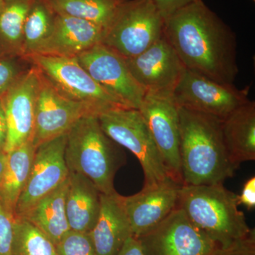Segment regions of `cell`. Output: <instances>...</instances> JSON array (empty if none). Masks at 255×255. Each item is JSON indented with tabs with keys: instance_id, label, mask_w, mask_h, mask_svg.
I'll return each mask as SVG.
<instances>
[{
	"instance_id": "obj_1",
	"label": "cell",
	"mask_w": 255,
	"mask_h": 255,
	"mask_svg": "<svg viewBox=\"0 0 255 255\" xmlns=\"http://www.w3.org/2000/svg\"><path fill=\"white\" fill-rule=\"evenodd\" d=\"M164 35L188 70L234 85L239 73L236 34L202 0L166 18Z\"/></svg>"
},
{
	"instance_id": "obj_2",
	"label": "cell",
	"mask_w": 255,
	"mask_h": 255,
	"mask_svg": "<svg viewBox=\"0 0 255 255\" xmlns=\"http://www.w3.org/2000/svg\"><path fill=\"white\" fill-rule=\"evenodd\" d=\"M178 113L183 185L223 184L233 177L239 167L226 148L223 121L184 107Z\"/></svg>"
},
{
	"instance_id": "obj_3",
	"label": "cell",
	"mask_w": 255,
	"mask_h": 255,
	"mask_svg": "<svg viewBox=\"0 0 255 255\" xmlns=\"http://www.w3.org/2000/svg\"><path fill=\"white\" fill-rule=\"evenodd\" d=\"M178 207L223 249L236 246L255 233L247 223L244 213L238 209L237 194L223 184L182 186Z\"/></svg>"
},
{
	"instance_id": "obj_4",
	"label": "cell",
	"mask_w": 255,
	"mask_h": 255,
	"mask_svg": "<svg viewBox=\"0 0 255 255\" xmlns=\"http://www.w3.org/2000/svg\"><path fill=\"white\" fill-rule=\"evenodd\" d=\"M119 146L106 135L97 116L82 117L67 132L65 158L69 171L90 179L102 194H112L114 177L126 162Z\"/></svg>"
},
{
	"instance_id": "obj_5",
	"label": "cell",
	"mask_w": 255,
	"mask_h": 255,
	"mask_svg": "<svg viewBox=\"0 0 255 255\" xmlns=\"http://www.w3.org/2000/svg\"><path fill=\"white\" fill-rule=\"evenodd\" d=\"M99 122L106 135L130 151L138 159L144 174L143 187L169 178L163 159L140 111L114 108L102 112Z\"/></svg>"
},
{
	"instance_id": "obj_6",
	"label": "cell",
	"mask_w": 255,
	"mask_h": 255,
	"mask_svg": "<svg viewBox=\"0 0 255 255\" xmlns=\"http://www.w3.org/2000/svg\"><path fill=\"white\" fill-rule=\"evenodd\" d=\"M164 22L153 0H128L119 6L101 43L125 59L133 58L163 35Z\"/></svg>"
},
{
	"instance_id": "obj_7",
	"label": "cell",
	"mask_w": 255,
	"mask_h": 255,
	"mask_svg": "<svg viewBox=\"0 0 255 255\" xmlns=\"http://www.w3.org/2000/svg\"><path fill=\"white\" fill-rule=\"evenodd\" d=\"M25 59L70 100L93 107L98 116L114 108H126L95 82L76 57L33 54Z\"/></svg>"
},
{
	"instance_id": "obj_8",
	"label": "cell",
	"mask_w": 255,
	"mask_h": 255,
	"mask_svg": "<svg viewBox=\"0 0 255 255\" xmlns=\"http://www.w3.org/2000/svg\"><path fill=\"white\" fill-rule=\"evenodd\" d=\"M250 87L240 90L186 68L173 92L178 107L212 116L223 121L249 101Z\"/></svg>"
},
{
	"instance_id": "obj_9",
	"label": "cell",
	"mask_w": 255,
	"mask_h": 255,
	"mask_svg": "<svg viewBox=\"0 0 255 255\" xmlns=\"http://www.w3.org/2000/svg\"><path fill=\"white\" fill-rule=\"evenodd\" d=\"M137 239L144 255H215L223 249L178 206L157 227Z\"/></svg>"
},
{
	"instance_id": "obj_10",
	"label": "cell",
	"mask_w": 255,
	"mask_h": 255,
	"mask_svg": "<svg viewBox=\"0 0 255 255\" xmlns=\"http://www.w3.org/2000/svg\"><path fill=\"white\" fill-rule=\"evenodd\" d=\"M76 58L95 82L121 105L139 110L145 93L132 76L125 58L102 43Z\"/></svg>"
},
{
	"instance_id": "obj_11",
	"label": "cell",
	"mask_w": 255,
	"mask_h": 255,
	"mask_svg": "<svg viewBox=\"0 0 255 255\" xmlns=\"http://www.w3.org/2000/svg\"><path fill=\"white\" fill-rule=\"evenodd\" d=\"M87 115L98 117V113L91 106L62 95L39 72L31 140L36 148L43 142L67 133L79 119Z\"/></svg>"
},
{
	"instance_id": "obj_12",
	"label": "cell",
	"mask_w": 255,
	"mask_h": 255,
	"mask_svg": "<svg viewBox=\"0 0 255 255\" xmlns=\"http://www.w3.org/2000/svg\"><path fill=\"white\" fill-rule=\"evenodd\" d=\"M138 110L150 129L169 177L183 186L179 113L173 95L145 94Z\"/></svg>"
},
{
	"instance_id": "obj_13",
	"label": "cell",
	"mask_w": 255,
	"mask_h": 255,
	"mask_svg": "<svg viewBox=\"0 0 255 255\" xmlns=\"http://www.w3.org/2000/svg\"><path fill=\"white\" fill-rule=\"evenodd\" d=\"M66 142L65 133L36 147L27 183L16 203L14 217H23L42 198L68 179Z\"/></svg>"
},
{
	"instance_id": "obj_14",
	"label": "cell",
	"mask_w": 255,
	"mask_h": 255,
	"mask_svg": "<svg viewBox=\"0 0 255 255\" xmlns=\"http://www.w3.org/2000/svg\"><path fill=\"white\" fill-rule=\"evenodd\" d=\"M125 60L132 76L145 94L173 95L186 70L164 33L143 53Z\"/></svg>"
},
{
	"instance_id": "obj_15",
	"label": "cell",
	"mask_w": 255,
	"mask_h": 255,
	"mask_svg": "<svg viewBox=\"0 0 255 255\" xmlns=\"http://www.w3.org/2000/svg\"><path fill=\"white\" fill-rule=\"evenodd\" d=\"M38 85L39 72L31 65L1 97L7 124L5 152L31 141Z\"/></svg>"
},
{
	"instance_id": "obj_16",
	"label": "cell",
	"mask_w": 255,
	"mask_h": 255,
	"mask_svg": "<svg viewBox=\"0 0 255 255\" xmlns=\"http://www.w3.org/2000/svg\"><path fill=\"white\" fill-rule=\"evenodd\" d=\"M182 186L169 177L155 185L142 187L134 195L123 196L132 236L138 238L150 232L177 207Z\"/></svg>"
},
{
	"instance_id": "obj_17",
	"label": "cell",
	"mask_w": 255,
	"mask_h": 255,
	"mask_svg": "<svg viewBox=\"0 0 255 255\" xmlns=\"http://www.w3.org/2000/svg\"><path fill=\"white\" fill-rule=\"evenodd\" d=\"M105 29L94 23L57 14L54 27L36 54L77 57L102 43Z\"/></svg>"
},
{
	"instance_id": "obj_18",
	"label": "cell",
	"mask_w": 255,
	"mask_h": 255,
	"mask_svg": "<svg viewBox=\"0 0 255 255\" xmlns=\"http://www.w3.org/2000/svg\"><path fill=\"white\" fill-rule=\"evenodd\" d=\"M89 233L97 255H118L128 238L132 236L123 196L117 191L101 194L98 219Z\"/></svg>"
},
{
	"instance_id": "obj_19",
	"label": "cell",
	"mask_w": 255,
	"mask_h": 255,
	"mask_svg": "<svg viewBox=\"0 0 255 255\" xmlns=\"http://www.w3.org/2000/svg\"><path fill=\"white\" fill-rule=\"evenodd\" d=\"M101 194L90 179L70 172L66 213L70 230L90 233L93 229L100 214Z\"/></svg>"
},
{
	"instance_id": "obj_20",
	"label": "cell",
	"mask_w": 255,
	"mask_h": 255,
	"mask_svg": "<svg viewBox=\"0 0 255 255\" xmlns=\"http://www.w3.org/2000/svg\"><path fill=\"white\" fill-rule=\"evenodd\" d=\"M222 131L230 157L236 165L255 160V102L248 101L225 119Z\"/></svg>"
},
{
	"instance_id": "obj_21",
	"label": "cell",
	"mask_w": 255,
	"mask_h": 255,
	"mask_svg": "<svg viewBox=\"0 0 255 255\" xmlns=\"http://www.w3.org/2000/svg\"><path fill=\"white\" fill-rule=\"evenodd\" d=\"M68 189V179L42 198L21 217L36 226L55 245L70 230L66 213Z\"/></svg>"
},
{
	"instance_id": "obj_22",
	"label": "cell",
	"mask_w": 255,
	"mask_h": 255,
	"mask_svg": "<svg viewBox=\"0 0 255 255\" xmlns=\"http://www.w3.org/2000/svg\"><path fill=\"white\" fill-rule=\"evenodd\" d=\"M36 147L32 141L6 152V168L0 185V204L14 217L16 203L27 183Z\"/></svg>"
},
{
	"instance_id": "obj_23",
	"label": "cell",
	"mask_w": 255,
	"mask_h": 255,
	"mask_svg": "<svg viewBox=\"0 0 255 255\" xmlns=\"http://www.w3.org/2000/svg\"><path fill=\"white\" fill-rule=\"evenodd\" d=\"M33 0L0 1V60L21 57L25 19Z\"/></svg>"
},
{
	"instance_id": "obj_24",
	"label": "cell",
	"mask_w": 255,
	"mask_h": 255,
	"mask_svg": "<svg viewBox=\"0 0 255 255\" xmlns=\"http://www.w3.org/2000/svg\"><path fill=\"white\" fill-rule=\"evenodd\" d=\"M58 14L85 20L106 29L114 19L119 0H46Z\"/></svg>"
},
{
	"instance_id": "obj_25",
	"label": "cell",
	"mask_w": 255,
	"mask_h": 255,
	"mask_svg": "<svg viewBox=\"0 0 255 255\" xmlns=\"http://www.w3.org/2000/svg\"><path fill=\"white\" fill-rule=\"evenodd\" d=\"M56 16L46 0H33L23 25V58L38 53L53 31Z\"/></svg>"
},
{
	"instance_id": "obj_26",
	"label": "cell",
	"mask_w": 255,
	"mask_h": 255,
	"mask_svg": "<svg viewBox=\"0 0 255 255\" xmlns=\"http://www.w3.org/2000/svg\"><path fill=\"white\" fill-rule=\"evenodd\" d=\"M12 255H58L55 245L24 218L14 217Z\"/></svg>"
},
{
	"instance_id": "obj_27",
	"label": "cell",
	"mask_w": 255,
	"mask_h": 255,
	"mask_svg": "<svg viewBox=\"0 0 255 255\" xmlns=\"http://www.w3.org/2000/svg\"><path fill=\"white\" fill-rule=\"evenodd\" d=\"M58 255H97L90 233L70 230L56 245Z\"/></svg>"
},
{
	"instance_id": "obj_28",
	"label": "cell",
	"mask_w": 255,
	"mask_h": 255,
	"mask_svg": "<svg viewBox=\"0 0 255 255\" xmlns=\"http://www.w3.org/2000/svg\"><path fill=\"white\" fill-rule=\"evenodd\" d=\"M27 60L21 57L0 60V98L28 68Z\"/></svg>"
},
{
	"instance_id": "obj_29",
	"label": "cell",
	"mask_w": 255,
	"mask_h": 255,
	"mask_svg": "<svg viewBox=\"0 0 255 255\" xmlns=\"http://www.w3.org/2000/svg\"><path fill=\"white\" fill-rule=\"evenodd\" d=\"M14 219L0 204V255H12Z\"/></svg>"
},
{
	"instance_id": "obj_30",
	"label": "cell",
	"mask_w": 255,
	"mask_h": 255,
	"mask_svg": "<svg viewBox=\"0 0 255 255\" xmlns=\"http://www.w3.org/2000/svg\"><path fill=\"white\" fill-rule=\"evenodd\" d=\"M197 0H153L161 16L165 20L178 10Z\"/></svg>"
},
{
	"instance_id": "obj_31",
	"label": "cell",
	"mask_w": 255,
	"mask_h": 255,
	"mask_svg": "<svg viewBox=\"0 0 255 255\" xmlns=\"http://www.w3.org/2000/svg\"><path fill=\"white\" fill-rule=\"evenodd\" d=\"M215 255H255V233L236 246L221 249Z\"/></svg>"
},
{
	"instance_id": "obj_32",
	"label": "cell",
	"mask_w": 255,
	"mask_h": 255,
	"mask_svg": "<svg viewBox=\"0 0 255 255\" xmlns=\"http://www.w3.org/2000/svg\"><path fill=\"white\" fill-rule=\"evenodd\" d=\"M238 205L246 206L248 210L255 208V177L248 179L243 186L241 195L237 194Z\"/></svg>"
},
{
	"instance_id": "obj_33",
	"label": "cell",
	"mask_w": 255,
	"mask_h": 255,
	"mask_svg": "<svg viewBox=\"0 0 255 255\" xmlns=\"http://www.w3.org/2000/svg\"><path fill=\"white\" fill-rule=\"evenodd\" d=\"M118 255H144L137 238L130 236L124 243Z\"/></svg>"
},
{
	"instance_id": "obj_34",
	"label": "cell",
	"mask_w": 255,
	"mask_h": 255,
	"mask_svg": "<svg viewBox=\"0 0 255 255\" xmlns=\"http://www.w3.org/2000/svg\"><path fill=\"white\" fill-rule=\"evenodd\" d=\"M6 138H7V124H6L2 100L0 98V151H4Z\"/></svg>"
},
{
	"instance_id": "obj_35",
	"label": "cell",
	"mask_w": 255,
	"mask_h": 255,
	"mask_svg": "<svg viewBox=\"0 0 255 255\" xmlns=\"http://www.w3.org/2000/svg\"><path fill=\"white\" fill-rule=\"evenodd\" d=\"M7 154L4 151H0V185L4 176L5 168H6Z\"/></svg>"
},
{
	"instance_id": "obj_36",
	"label": "cell",
	"mask_w": 255,
	"mask_h": 255,
	"mask_svg": "<svg viewBox=\"0 0 255 255\" xmlns=\"http://www.w3.org/2000/svg\"><path fill=\"white\" fill-rule=\"evenodd\" d=\"M119 1H128V0H119Z\"/></svg>"
},
{
	"instance_id": "obj_37",
	"label": "cell",
	"mask_w": 255,
	"mask_h": 255,
	"mask_svg": "<svg viewBox=\"0 0 255 255\" xmlns=\"http://www.w3.org/2000/svg\"><path fill=\"white\" fill-rule=\"evenodd\" d=\"M253 1H255V0H253Z\"/></svg>"
},
{
	"instance_id": "obj_38",
	"label": "cell",
	"mask_w": 255,
	"mask_h": 255,
	"mask_svg": "<svg viewBox=\"0 0 255 255\" xmlns=\"http://www.w3.org/2000/svg\"><path fill=\"white\" fill-rule=\"evenodd\" d=\"M0 1H1V0H0Z\"/></svg>"
}]
</instances>
